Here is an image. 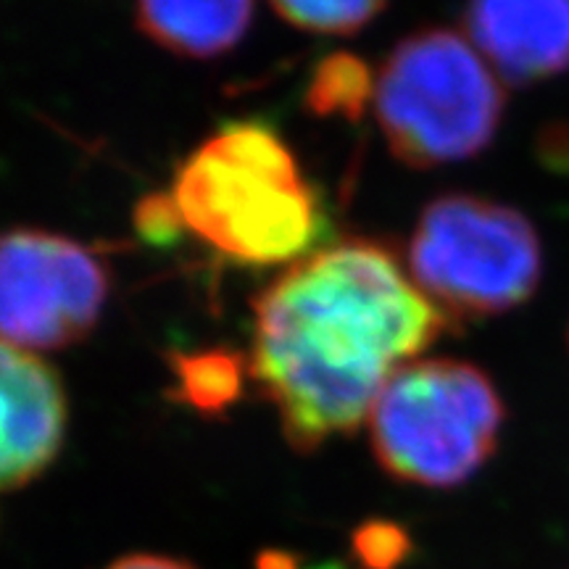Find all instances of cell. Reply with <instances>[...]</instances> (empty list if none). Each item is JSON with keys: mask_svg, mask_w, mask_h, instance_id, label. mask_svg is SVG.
Segmentation results:
<instances>
[{"mask_svg": "<svg viewBox=\"0 0 569 569\" xmlns=\"http://www.w3.org/2000/svg\"><path fill=\"white\" fill-rule=\"evenodd\" d=\"M401 259L343 240L298 259L253 303L248 375L296 451L367 422L380 390L448 330Z\"/></svg>", "mask_w": 569, "mask_h": 569, "instance_id": "1", "label": "cell"}, {"mask_svg": "<svg viewBox=\"0 0 569 569\" xmlns=\"http://www.w3.org/2000/svg\"><path fill=\"white\" fill-rule=\"evenodd\" d=\"M169 196L190 232L248 267L303 259L325 230L296 156L259 122L224 124L203 140L177 169Z\"/></svg>", "mask_w": 569, "mask_h": 569, "instance_id": "2", "label": "cell"}, {"mask_svg": "<svg viewBox=\"0 0 569 569\" xmlns=\"http://www.w3.org/2000/svg\"><path fill=\"white\" fill-rule=\"evenodd\" d=\"M507 92L467 34L427 27L382 63L375 111L390 153L411 169L472 159L501 127Z\"/></svg>", "mask_w": 569, "mask_h": 569, "instance_id": "3", "label": "cell"}, {"mask_svg": "<svg viewBox=\"0 0 569 569\" xmlns=\"http://www.w3.org/2000/svg\"><path fill=\"white\" fill-rule=\"evenodd\" d=\"M369 440L393 480L457 488L493 457L507 409L493 380L459 359H417L369 411Z\"/></svg>", "mask_w": 569, "mask_h": 569, "instance_id": "4", "label": "cell"}, {"mask_svg": "<svg viewBox=\"0 0 569 569\" xmlns=\"http://www.w3.org/2000/svg\"><path fill=\"white\" fill-rule=\"evenodd\" d=\"M407 269L448 325L459 327L530 301L543 277V246L522 211L448 193L419 213Z\"/></svg>", "mask_w": 569, "mask_h": 569, "instance_id": "5", "label": "cell"}, {"mask_svg": "<svg viewBox=\"0 0 569 569\" xmlns=\"http://www.w3.org/2000/svg\"><path fill=\"white\" fill-rule=\"evenodd\" d=\"M109 301V272L77 240L46 230L0 234V340L59 351L84 340Z\"/></svg>", "mask_w": 569, "mask_h": 569, "instance_id": "6", "label": "cell"}, {"mask_svg": "<svg viewBox=\"0 0 569 569\" xmlns=\"http://www.w3.org/2000/svg\"><path fill=\"white\" fill-rule=\"evenodd\" d=\"M67 396L56 369L0 340V493L24 488L59 457Z\"/></svg>", "mask_w": 569, "mask_h": 569, "instance_id": "7", "label": "cell"}, {"mask_svg": "<svg viewBox=\"0 0 569 569\" xmlns=\"http://www.w3.org/2000/svg\"><path fill=\"white\" fill-rule=\"evenodd\" d=\"M465 30L503 84H536L569 69V0H482L465 11Z\"/></svg>", "mask_w": 569, "mask_h": 569, "instance_id": "8", "label": "cell"}, {"mask_svg": "<svg viewBox=\"0 0 569 569\" xmlns=\"http://www.w3.org/2000/svg\"><path fill=\"white\" fill-rule=\"evenodd\" d=\"M251 21V3H140L134 9L138 30L184 59H217L232 51Z\"/></svg>", "mask_w": 569, "mask_h": 569, "instance_id": "9", "label": "cell"}, {"mask_svg": "<svg viewBox=\"0 0 569 569\" xmlns=\"http://www.w3.org/2000/svg\"><path fill=\"white\" fill-rule=\"evenodd\" d=\"M172 396L201 415H222L243 393L246 365L238 353L224 348L174 356Z\"/></svg>", "mask_w": 569, "mask_h": 569, "instance_id": "10", "label": "cell"}, {"mask_svg": "<svg viewBox=\"0 0 569 569\" xmlns=\"http://www.w3.org/2000/svg\"><path fill=\"white\" fill-rule=\"evenodd\" d=\"M372 71L359 56L332 53L317 63L306 88V109L317 117H343L356 122L375 98Z\"/></svg>", "mask_w": 569, "mask_h": 569, "instance_id": "11", "label": "cell"}, {"mask_svg": "<svg viewBox=\"0 0 569 569\" xmlns=\"http://www.w3.org/2000/svg\"><path fill=\"white\" fill-rule=\"evenodd\" d=\"M277 17L306 32L319 34H353L386 11V3L375 0H336V3H272Z\"/></svg>", "mask_w": 569, "mask_h": 569, "instance_id": "12", "label": "cell"}, {"mask_svg": "<svg viewBox=\"0 0 569 569\" xmlns=\"http://www.w3.org/2000/svg\"><path fill=\"white\" fill-rule=\"evenodd\" d=\"M351 551L361 569H401L415 551V543L401 525L372 519L353 530Z\"/></svg>", "mask_w": 569, "mask_h": 569, "instance_id": "13", "label": "cell"}, {"mask_svg": "<svg viewBox=\"0 0 569 569\" xmlns=\"http://www.w3.org/2000/svg\"><path fill=\"white\" fill-rule=\"evenodd\" d=\"M134 224L148 243H172L182 230V219L174 209L172 196H148L134 209Z\"/></svg>", "mask_w": 569, "mask_h": 569, "instance_id": "14", "label": "cell"}, {"mask_svg": "<svg viewBox=\"0 0 569 569\" xmlns=\"http://www.w3.org/2000/svg\"><path fill=\"white\" fill-rule=\"evenodd\" d=\"M106 569H196V567L182 559L161 557V553H130V557L117 559Z\"/></svg>", "mask_w": 569, "mask_h": 569, "instance_id": "15", "label": "cell"}, {"mask_svg": "<svg viewBox=\"0 0 569 569\" xmlns=\"http://www.w3.org/2000/svg\"><path fill=\"white\" fill-rule=\"evenodd\" d=\"M256 569H298V559L293 553L269 551V553H261Z\"/></svg>", "mask_w": 569, "mask_h": 569, "instance_id": "16", "label": "cell"}, {"mask_svg": "<svg viewBox=\"0 0 569 569\" xmlns=\"http://www.w3.org/2000/svg\"><path fill=\"white\" fill-rule=\"evenodd\" d=\"M315 569H346L343 565H338V561H327V565H319Z\"/></svg>", "mask_w": 569, "mask_h": 569, "instance_id": "17", "label": "cell"}]
</instances>
